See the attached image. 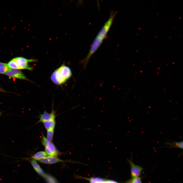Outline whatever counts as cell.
Segmentation results:
<instances>
[{"mask_svg":"<svg viewBox=\"0 0 183 183\" xmlns=\"http://www.w3.org/2000/svg\"><path fill=\"white\" fill-rule=\"evenodd\" d=\"M127 183H142L141 178L140 177L131 178Z\"/></svg>","mask_w":183,"mask_h":183,"instance_id":"obj_18","label":"cell"},{"mask_svg":"<svg viewBox=\"0 0 183 183\" xmlns=\"http://www.w3.org/2000/svg\"><path fill=\"white\" fill-rule=\"evenodd\" d=\"M30 163L35 171L39 175L43 177L45 175L44 171L40 167L37 161L33 160H31Z\"/></svg>","mask_w":183,"mask_h":183,"instance_id":"obj_9","label":"cell"},{"mask_svg":"<svg viewBox=\"0 0 183 183\" xmlns=\"http://www.w3.org/2000/svg\"><path fill=\"white\" fill-rule=\"evenodd\" d=\"M128 160L131 166V178L140 177L143 170V168L140 166L134 164L132 160Z\"/></svg>","mask_w":183,"mask_h":183,"instance_id":"obj_4","label":"cell"},{"mask_svg":"<svg viewBox=\"0 0 183 183\" xmlns=\"http://www.w3.org/2000/svg\"><path fill=\"white\" fill-rule=\"evenodd\" d=\"M55 113L53 110H52L50 113L44 111L42 114H40L39 119L36 124L40 123H43L51 120L55 119Z\"/></svg>","mask_w":183,"mask_h":183,"instance_id":"obj_7","label":"cell"},{"mask_svg":"<svg viewBox=\"0 0 183 183\" xmlns=\"http://www.w3.org/2000/svg\"><path fill=\"white\" fill-rule=\"evenodd\" d=\"M116 11H112L110 17L98 33L92 43L89 51L86 56L83 59L79 61L80 64L83 65V68L85 69L89 60L92 56L100 47L104 40L107 36L108 33L113 23L117 13Z\"/></svg>","mask_w":183,"mask_h":183,"instance_id":"obj_1","label":"cell"},{"mask_svg":"<svg viewBox=\"0 0 183 183\" xmlns=\"http://www.w3.org/2000/svg\"><path fill=\"white\" fill-rule=\"evenodd\" d=\"M17 64L20 69H26L30 70L33 69V68L29 66V63L36 62L37 60L35 59H28L23 57H18L13 58Z\"/></svg>","mask_w":183,"mask_h":183,"instance_id":"obj_3","label":"cell"},{"mask_svg":"<svg viewBox=\"0 0 183 183\" xmlns=\"http://www.w3.org/2000/svg\"><path fill=\"white\" fill-rule=\"evenodd\" d=\"M5 74L10 77L28 80L23 72L19 69H11Z\"/></svg>","mask_w":183,"mask_h":183,"instance_id":"obj_6","label":"cell"},{"mask_svg":"<svg viewBox=\"0 0 183 183\" xmlns=\"http://www.w3.org/2000/svg\"><path fill=\"white\" fill-rule=\"evenodd\" d=\"M43 163L51 164L62 162H70V161L64 160L58 158L57 157L48 156L39 161Z\"/></svg>","mask_w":183,"mask_h":183,"instance_id":"obj_8","label":"cell"},{"mask_svg":"<svg viewBox=\"0 0 183 183\" xmlns=\"http://www.w3.org/2000/svg\"></svg>","mask_w":183,"mask_h":183,"instance_id":"obj_22","label":"cell"},{"mask_svg":"<svg viewBox=\"0 0 183 183\" xmlns=\"http://www.w3.org/2000/svg\"><path fill=\"white\" fill-rule=\"evenodd\" d=\"M43 177L47 183H59L54 177L49 174H46Z\"/></svg>","mask_w":183,"mask_h":183,"instance_id":"obj_14","label":"cell"},{"mask_svg":"<svg viewBox=\"0 0 183 183\" xmlns=\"http://www.w3.org/2000/svg\"><path fill=\"white\" fill-rule=\"evenodd\" d=\"M44 147L45 151L48 156L57 157L60 154V152L52 142Z\"/></svg>","mask_w":183,"mask_h":183,"instance_id":"obj_5","label":"cell"},{"mask_svg":"<svg viewBox=\"0 0 183 183\" xmlns=\"http://www.w3.org/2000/svg\"><path fill=\"white\" fill-rule=\"evenodd\" d=\"M1 113L0 112V116H1Z\"/></svg>","mask_w":183,"mask_h":183,"instance_id":"obj_20","label":"cell"},{"mask_svg":"<svg viewBox=\"0 0 183 183\" xmlns=\"http://www.w3.org/2000/svg\"><path fill=\"white\" fill-rule=\"evenodd\" d=\"M72 74L70 68L63 65L53 72L51 76V79L54 84L60 85L67 81L71 77Z\"/></svg>","mask_w":183,"mask_h":183,"instance_id":"obj_2","label":"cell"},{"mask_svg":"<svg viewBox=\"0 0 183 183\" xmlns=\"http://www.w3.org/2000/svg\"><path fill=\"white\" fill-rule=\"evenodd\" d=\"M54 132V130H47L46 138L49 141L52 142L53 140Z\"/></svg>","mask_w":183,"mask_h":183,"instance_id":"obj_17","label":"cell"},{"mask_svg":"<svg viewBox=\"0 0 183 183\" xmlns=\"http://www.w3.org/2000/svg\"><path fill=\"white\" fill-rule=\"evenodd\" d=\"M48 156L45 151H40L36 153L30 158L36 161H39Z\"/></svg>","mask_w":183,"mask_h":183,"instance_id":"obj_11","label":"cell"},{"mask_svg":"<svg viewBox=\"0 0 183 183\" xmlns=\"http://www.w3.org/2000/svg\"></svg>","mask_w":183,"mask_h":183,"instance_id":"obj_21","label":"cell"},{"mask_svg":"<svg viewBox=\"0 0 183 183\" xmlns=\"http://www.w3.org/2000/svg\"><path fill=\"white\" fill-rule=\"evenodd\" d=\"M90 183H118L110 180H105L98 177H94L89 179Z\"/></svg>","mask_w":183,"mask_h":183,"instance_id":"obj_10","label":"cell"},{"mask_svg":"<svg viewBox=\"0 0 183 183\" xmlns=\"http://www.w3.org/2000/svg\"><path fill=\"white\" fill-rule=\"evenodd\" d=\"M11 69L8 67L7 64L0 62V73L5 74Z\"/></svg>","mask_w":183,"mask_h":183,"instance_id":"obj_15","label":"cell"},{"mask_svg":"<svg viewBox=\"0 0 183 183\" xmlns=\"http://www.w3.org/2000/svg\"><path fill=\"white\" fill-rule=\"evenodd\" d=\"M43 123L47 130H54L56 123L55 119L45 121Z\"/></svg>","mask_w":183,"mask_h":183,"instance_id":"obj_13","label":"cell"},{"mask_svg":"<svg viewBox=\"0 0 183 183\" xmlns=\"http://www.w3.org/2000/svg\"><path fill=\"white\" fill-rule=\"evenodd\" d=\"M7 64L8 67L11 69H20L17 64L13 58L9 61Z\"/></svg>","mask_w":183,"mask_h":183,"instance_id":"obj_16","label":"cell"},{"mask_svg":"<svg viewBox=\"0 0 183 183\" xmlns=\"http://www.w3.org/2000/svg\"><path fill=\"white\" fill-rule=\"evenodd\" d=\"M51 142L48 140L45 137L43 134H42L41 142L42 144L44 146H45Z\"/></svg>","mask_w":183,"mask_h":183,"instance_id":"obj_19","label":"cell"},{"mask_svg":"<svg viewBox=\"0 0 183 183\" xmlns=\"http://www.w3.org/2000/svg\"><path fill=\"white\" fill-rule=\"evenodd\" d=\"M165 144L168 146H166L169 148L174 147L178 148L181 149H183V142L182 141L180 142H176L172 141V142H166Z\"/></svg>","mask_w":183,"mask_h":183,"instance_id":"obj_12","label":"cell"}]
</instances>
